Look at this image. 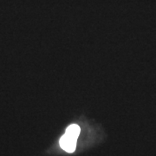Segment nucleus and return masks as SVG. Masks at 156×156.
<instances>
[{
  "instance_id": "nucleus-1",
  "label": "nucleus",
  "mask_w": 156,
  "mask_h": 156,
  "mask_svg": "<svg viewBox=\"0 0 156 156\" xmlns=\"http://www.w3.org/2000/svg\"><path fill=\"white\" fill-rule=\"evenodd\" d=\"M76 140L77 139L74 138L69 134H64V135H62L60 139V146L64 151L72 153L75 151L76 147Z\"/></svg>"
},
{
  "instance_id": "nucleus-2",
  "label": "nucleus",
  "mask_w": 156,
  "mask_h": 156,
  "mask_svg": "<svg viewBox=\"0 0 156 156\" xmlns=\"http://www.w3.org/2000/svg\"><path fill=\"white\" fill-rule=\"evenodd\" d=\"M65 134H69V135L72 136L74 138L77 139L78 135L80 134V128H79V126L76 125V124H72V125H70V126L67 128Z\"/></svg>"
}]
</instances>
